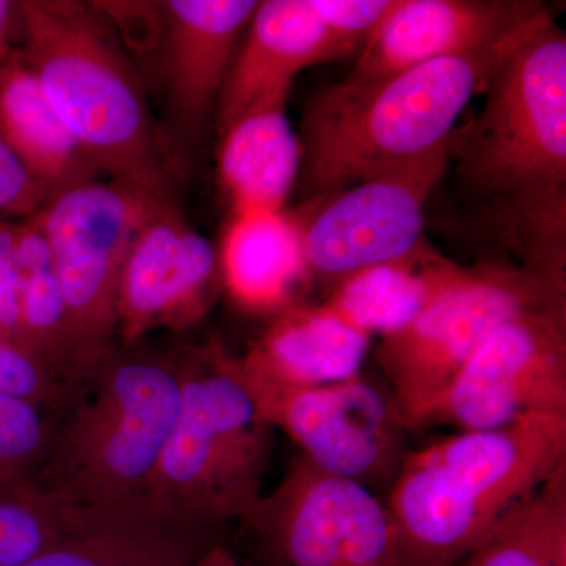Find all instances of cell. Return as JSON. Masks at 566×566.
I'll return each mask as SVG.
<instances>
[{
  "label": "cell",
  "mask_w": 566,
  "mask_h": 566,
  "mask_svg": "<svg viewBox=\"0 0 566 566\" xmlns=\"http://www.w3.org/2000/svg\"><path fill=\"white\" fill-rule=\"evenodd\" d=\"M485 106L450 144L457 180L495 243L565 281L566 33L551 21L491 77Z\"/></svg>",
  "instance_id": "obj_1"
},
{
  "label": "cell",
  "mask_w": 566,
  "mask_h": 566,
  "mask_svg": "<svg viewBox=\"0 0 566 566\" xmlns=\"http://www.w3.org/2000/svg\"><path fill=\"white\" fill-rule=\"evenodd\" d=\"M551 14L486 50L439 59L368 84L337 82L305 109L301 189L305 200L342 191L441 147L469 103Z\"/></svg>",
  "instance_id": "obj_2"
},
{
  "label": "cell",
  "mask_w": 566,
  "mask_h": 566,
  "mask_svg": "<svg viewBox=\"0 0 566 566\" xmlns=\"http://www.w3.org/2000/svg\"><path fill=\"white\" fill-rule=\"evenodd\" d=\"M18 9V50L99 172L158 199L175 200L177 158L102 7L25 0Z\"/></svg>",
  "instance_id": "obj_3"
},
{
  "label": "cell",
  "mask_w": 566,
  "mask_h": 566,
  "mask_svg": "<svg viewBox=\"0 0 566 566\" xmlns=\"http://www.w3.org/2000/svg\"><path fill=\"white\" fill-rule=\"evenodd\" d=\"M566 465V415L535 412L409 450L386 505L419 566H455Z\"/></svg>",
  "instance_id": "obj_4"
},
{
  "label": "cell",
  "mask_w": 566,
  "mask_h": 566,
  "mask_svg": "<svg viewBox=\"0 0 566 566\" xmlns=\"http://www.w3.org/2000/svg\"><path fill=\"white\" fill-rule=\"evenodd\" d=\"M181 387L180 359L112 345L77 387L33 488L82 509L150 497Z\"/></svg>",
  "instance_id": "obj_5"
},
{
  "label": "cell",
  "mask_w": 566,
  "mask_h": 566,
  "mask_svg": "<svg viewBox=\"0 0 566 566\" xmlns=\"http://www.w3.org/2000/svg\"><path fill=\"white\" fill-rule=\"evenodd\" d=\"M181 405L148 495L178 515L222 528L243 523L264 494L273 428L221 342L180 359Z\"/></svg>",
  "instance_id": "obj_6"
},
{
  "label": "cell",
  "mask_w": 566,
  "mask_h": 566,
  "mask_svg": "<svg viewBox=\"0 0 566 566\" xmlns=\"http://www.w3.org/2000/svg\"><path fill=\"white\" fill-rule=\"evenodd\" d=\"M560 296H566V281L505 260H485L469 266L463 281L415 322L381 337L375 360L408 430H415L499 324Z\"/></svg>",
  "instance_id": "obj_7"
},
{
  "label": "cell",
  "mask_w": 566,
  "mask_h": 566,
  "mask_svg": "<svg viewBox=\"0 0 566 566\" xmlns=\"http://www.w3.org/2000/svg\"><path fill=\"white\" fill-rule=\"evenodd\" d=\"M243 524L270 566H419L378 493L301 455Z\"/></svg>",
  "instance_id": "obj_8"
},
{
  "label": "cell",
  "mask_w": 566,
  "mask_h": 566,
  "mask_svg": "<svg viewBox=\"0 0 566 566\" xmlns=\"http://www.w3.org/2000/svg\"><path fill=\"white\" fill-rule=\"evenodd\" d=\"M450 144L452 136L416 161L294 210L312 281L329 290L348 275L419 251L427 243L428 202L450 166Z\"/></svg>",
  "instance_id": "obj_9"
},
{
  "label": "cell",
  "mask_w": 566,
  "mask_h": 566,
  "mask_svg": "<svg viewBox=\"0 0 566 566\" xmlns=\"http://www.w3.org/2000/svg\"><path fill=\"white\" fill-rule=\"evenodd\" d=\"M159 202L111 178L51 193L36 212L74 334L93 360L117 337L115 303L123 263L134 234Z\"/></svg>",
  "instance_id": "obj_10"
},
{
  "label": "cell",
  "mask_w": 566,
  "mask_h": 566,
  "mask_svg": "<svg viewBox=\"0 0 566 566\" xmlns=\"http://www.w3.org/2000/svg\"><path fill=\"white\" fill-rule=\"evenodd\" d=\"M238 371L264 422L289 436L304 460L375 493L390 490L409 453V430L389 389L363 374L296 389Z\"/></svg>",
  "instance_id": "obj_11"
},
{
  "label": "cell",
  "mask_w": 566,
  "mask_h": 566,
  "mask_svg": "<svg viewBox=\"0 0 566 566\" xmlns=\"http://www.w3.org/2000/svg\"><path fill=\"white\" fill-rule=\"evenodd\" d=\"M535 412L566 415V296L499 324L415 430H493Z\"/></svg>",
  "instance_id": "obj_12"
},
{
  "label": "cell",
  "mask_w": 566,
  "mask_h": 566,
  "mask_svg": "<svg viewBox=\"0 0 566 566\" xmlns=\"http://www.w3.org/2000/svg\"><path fill=\"white\" fill-rule=\"evenodd\" d=\"M218 249L186 219L177 202L153 208L123 263L115 319L120 345L158 329L182 331L211 311L221 294Z\"/></svg>",
  "instance_id": "obj_13"
},
{
  "label": "cell",
  "mask_w": 566,
  "mask_h": 566,
  "mask_svg": "<svg viewBox=\"0 0 566 566\" xmlns=\"http://www.w3.org/2000/svg\"><path fill=\"white\" fill-rule=\"evenodd\" d=\"M547 14L545 3L535 0H397L344 82L368 84L422 63L486 50Z\"/></svg>",
  "instance_id": "obj_14"
},
{
  "label": "cell",
  "mask_w": 566,
  "mask_h": 566,
  "mask_svg": "<svg viewBox=\"0 0 566 566\" xmlns=\"http://www.w3.org/2000/svg\"><path fill=\"white\" fill-rule=\"evenodd\" d=\"M256 0H167L155 3L161 22V63L170 142L202 134L243 40Z\"/></svg>",
  "instance_id": "obj_15"
},
{
  "label": "cell",
  "mask_w": 566,
  "mask_h": 566,
  "mask_svg": "<svg viewBox=\"0 0 566 566\" xmlns=\"http://www.w3.org/2000/svg\"><path fill=\"white\" fill-rule=\"evenodd\" d=\"M48 502L61 539L22 566H188L219 542L221 531L151 497L99 509Z\"/></svg>",
  "instance_id": "obj_16"
},
{
  "label": "cell",
  "mask_w": 566,
  "mask_h": 566,
  "mask_svg": "<svg viewBox=\"0 0 566 566\" xmlns=\"http://www.w3.org/2000/svg\"><path fill=\"white\" fill-rule=\"evenodd\" d=\"M346 55L324 28L312 0L260 2L216 106L219 136L264 93L292 87L301 71Z\"/></svg>",
  "instance_id": "obj_17"
},
{
  "label": "cell",
  "mask_w": 566,
  "mask_h": 566,
  "mask_svg": "<svg viewBox=\"0 0 566 566\" xmlns=\"http://www.w3.org/2000/svg\"><path fill=\"white\" fill-rule=\"evenodd\" d=\"M273 322L244 356V375L283 387H319L363 374L370 335L338 318L323 303H297Z\"/></svg>",
  "instance_id": "obj_18"
},
{
  "label": "cell",
  "mask_w": 566,
  "mask_h": 566,
  "mask_svg": "<svg viewBox=\"0 0 566 566\" xmlns=\"http://www.w3.org/2000/svg\"><path fill=\"white\" fill-rule=\"evenodd\" d=\"M290 91L264 93L219 136L218 177L233 214L285 210L300 181L303 153L286 115Z\"/></svg>",
  "instance_id": "obj_19"
},
{
  "label": "cell",
  "mask_w": 566,
  "mask_h": 566,
  "mask_svg": "<svg viewBox=\"0 0 566 566\" xmlns=\"http://www.w3.org/2000/svg\"><path fill=\"white\" fill-rule=\"evenodd\" d=\"M222 286L245 312L275 315L312 283L293 211L233 214L218 249Z\"/></svg>",
  "instance_id": "obj_20"
},
{
  "label": "cell",
  "mask_w": 566,
  "mask_h": 566,
  "mask_svg": "<svg viewBox=\"0 0 566 566\" xmlns=\"http://www.w3.org/2000/svg\"><path fill=\"white\" fill-rule=\"evenodd\" d=\"M468 273L469 266L424 243L403 260L376 264L334 283L323 304L360 333L386 337L415 322Z\"/></svg>",
  "instance_id": "obj_21"
},
{
  "label": "cell",
  "mask_w": 566,
  "mask_h": 566,
  "mask_svg": "<svg viewBox=\"0 0 566 566\" xmlns=\"http://www.w3.org/2000/svg\"><path fill=\"white\" fill-rule=\"evenodd\" d=\"M0 140L51 193L102 174L63 125L18 48L0 61Z\"/></svg>",
  "instance_id": "obj_22"
},
{
  "label": "cell",
  "mask_w": 566,
  "mask_h": 566,
  "mask_svg": "<svg viewBox=\"0 0 566 566\" xmlns=\"http://www.w3.org/2000/svg\"><path fill=\"white\" fill-rule=\"evenodd\" d=\"M455 566H566V465Z\"/></svg>",
  "instance_id": "obj_23"
},
{
  "label": "cell",
  "mask_w": 566,
  "mask_h": 566,
  "mask_svg": "<svg viewBox=\"0 0 566 566\" xmlns=\"http://www.w3.org/2000/svg\"><path fill=\"white\" fill-rule=\"evenodd\" d=\"M46 409L0 392V482L31 488L54 441Z\"/></svg>",
  "instance_id": "obj_24"
},
{
  "label": "cell",
  "mask_w": 566,
  "mask_h": 566,
  "mask_svg": "<svg viewBox=\"0 0 566 566\" xmlns=\"http://www.w3.org/2000/svg\"><path fill=\"white\" fill-rule=\"evenodd\" d=\"M57 516L35 488L0 482V566H22L55 545Z\"/></svg>",
  "instance_id": "obj_25"
},
{
  "label": "cell",
  "mask_w": 566,
  "mask_h": 566,
  "mask_svg": "<svg viewBox=\"0 0 566 566\" xmlns=\"http://www.w3.org/2000/svg\"><path fill=\"white\" fill-rule=\"evenodd\" d=\"M0 392L24 398L46 409L63 411L73 392L62 385L50 368L21 346L0 340Z\"/></svg>",
  "instance_id": "obj_26"
},
{
  "label": "cell",
  "mask_w": 566,
  "mask_h": 566,
  "mask_svg": "<svg viewBox=\"0 0 566 566\" xmlns=\"http://www.w3.org/2000/svg\"><path fill=\"white\" fill-rule=\"evenodd\" d=\"M312 6L335 43L349 55L378 31L397 0H312Z\"/></svg>",
  "instance_id": "obj_27"
},
{
  "label": "cell",
  "mask_w": 566,
  "mask_h": 566,
  "mask_svg": "<svg viewBox=\"0 0 566 566\" xmlns=\"http://www.w3.org/2000/svg\"><path fill=\"white\" fill-rule=\"evenodd\" d=\"M50 197V189L0 140V221L31 218Z\"/></svg>",
  "instance_id": "obj_28"
},
{
  "label": "cell",
  "mask_w": 566,
  "mask_h": 566,
  "mask_svg": "<svg viewBox=\"0 0 566 566\" xmlns=\"http://www.w3.org/2000/svg\"><path fill=\"white\" fill-rule=\"evenodd\" d=\"M20 36V9L18 2L0 0V61L17 50Z\"/></svg>",
  "instance_id": "obj_29"
},
{
  "label": "cell",
  "mask_w": 566,
  "mask_h": 566,
  "mask_svg": "<svg viewBox=\"0 0 566 566\" xmlns=\"http://www.w3.org/2000/svg\"><path fill=\"white\" fill-rule=\"evenodd\" d=\"M188 566H241L232 551L229 549L221 539L214 543L210 549L205 551L202 556L196 558Z\"/></svg>",
  "instance_id": "obj_30"
},
{
  "label": "cell",
  "mask_w": 566,
  "mask_h": 566,
  "mask_svg": "<svg viewBox=\"0 0 566 566\" xmlns=\"http://www.w3.org/2000/svg\"><path fill=\"white\" fill-rule=\"evenodd\" d=\"M3 342V340H2Z\"/></svg>",
  "instance_id": "obj_31"
}]
</instances>
